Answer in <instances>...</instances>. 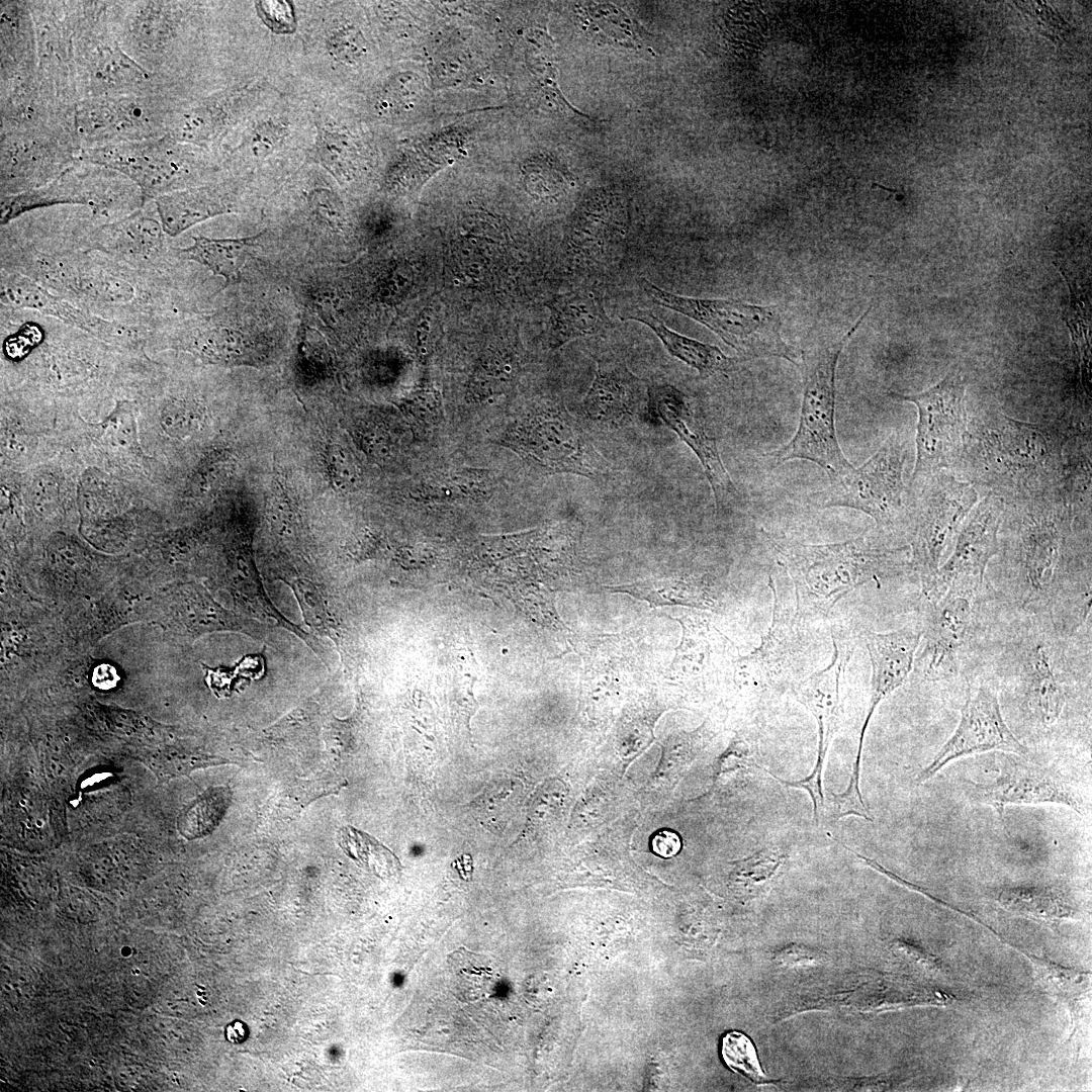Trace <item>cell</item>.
I'll return each mask as SVG.
<instances>
[{"label":"cell","instance_id":"obj_45","mask_svg":"<svg viewBox=\"0 0 1092 1092\" xmlns=\"http://www.w3.org/2000/svg\"><path fill=\"white\" fill-rule=\"evenodd\" d=\"M721 1055L732 1071L758 1085L770 1083L761 1070L753 1043L744 1033L736 1030L727 1032L722 1038Z\"/></svg>","mask_w":1092,"mask_h":1092},{"label":"cell","instance_id":"obj_50","mask_svg":"<svg viewBox=\"0 0 1092 1092\" xmlns=\"http://www.w3.org/2000/svg\"><path fill=\"white\" fill-rule=\"evenodd\" d=\"M307 204L311 214L330 228L338 229L344 220L343 209L338 196L329 188L316 187L307 194Z\"/></svg>","mask_w":1092,"mask_h":1092},{"label":"cell","instance_id":"obj_25","mask_svg":"<svg viewBox=\"0 0 1092 1092\" xmlns=\"http://www.w3.org/2000/svg\"><path fill=\"white\" fill-rule=\"evenodd\" d=\"M581 207L572 249L589 264L603 262L626 233L622 202L615 193L600 190L589 195Z\"/></svg>","mask_w":1092,"mask_h":1092},{"label":"cell","instance_id":"obj_41","mask_svg":"<svg viewBox=\"0 0 1092 1092\" xmlns=\"http://www.w3.org/2000/svg\"><path fill=\"white\" fill-rule=\"evenodd\" d=\"M449 963L462 997L475 1000L486 996L493 989L495 973L483 957L458 949L451 956Z\"/></svg>","mask_w":1092,"mask_h":1092},{"label":"cell","instance_id":"obj_14","mask_svg":"<svg viewBox=\"0 0 1092 1092\" xmlns=\"http://www.w3.org/2000/svg\"><path fill=\"white\" fill-rule=\"evenodd\" d=\"M647 412L673 431L696 454L717 507L733 502L737 490L723 464L716 439L694 400L671 384H651L647 386Z\"/></svg>","mask_w":1092,"mask_h":1092},{"label":"cell","instance_id":"obj_28","mask_svg":"<svg viewBox=\"0 0 1092 1092\" xmlns=\"http://www.w3.org/2000/svg\"><path fill=\"white\" fill-rule=\"evenodd\" d=\"M314 134L305 163L318 165L340 182L349 180L359 159L357 141L345 122L327 107L312 109Z\"/></svg>","mask_w":1092,"mask_h":1092},{"label":"cell","instance_id":"obj_55","mask_svg":"<svg viewBox=\"0 0 1092 1092\" xmlns=\"http://www.w3.org/2000/svg\"><path fill=\"white\" fill-rule=\"evenodd\" d=\"M206 674L205 680L208 687L217 697H229L244 677L236 664L233 667L219 666L210 668L202 665Z\"/></svg>","mask_w":1092,"mask_h":1092},{"label":"cell","instance_id":"obj_31","mask_svg":"<svg viewBox=\"0 0 1092 1092\" xmlns=\"http://www.w3.org/2000/svg\"><path fill=\"white\" fill-rule=\"evenodd\" d=\"M276 579L291 588L305 624L315 634L329 637L335 643L347 666L350 659L348 631L329 590L316 580L287 570L278 573Z\"/></svg>","mask_w":1092,"mask_h":1092},{"label":"cell","instance_id":"obj_36","mask_svg":"<svg viewBox=\"0 0 1092 1092\" xmlns=\"http://www.w3.org/2000/svg\"><path fill=\"white\" fill-rule=\"evenodd\" d=\"M263 234L237 239L193 236V244L178 250V253L182 258L197 262L214 275L222 277L223 288H226L240 281L241 270L246 263L249 251L256 246Z\"/></svg>","mask_w":1092,"mask_h":1092},{"label":"cell","instance_id":"obj_52","mask_svg":"<svg viewBox=\"0 0 1092 1092\" xmlns=\"http://www.w3.org/2000/svg\"><path fill=\"white\" fill-rule=\"evenodd\" d=\"M328 468L331 479L337 487H352L358 478L355 460L350 451L340 444L328 447Z\"/></svg>","mask_w":1092,"mask_h":1092},{"label":"cell","instance_id":"obj_16","mask_svg":"<svg viewBox=\"0 0 1092 1092\" xmlns=\"http://www.w3.org/2000/svg\"><path fill=\"white\" fill-rule=\"evenodd\" d=\"M982 586L973 580L957 579L940 598L925 601L926 615L921 633L925 641V669L930 675L957 673L973 622L976 593Z\"/></svg>","mask_w":1092,"mask_h":1092},{"label":"cell","instance_id":"obj_11","mask_svg":"<svg viewBox=\"0 0 1092 1092\" xmlns=\"http://www.w3.org/2000/svg\"><path fill=\"white\" fill-rule=\"evenodd\" d=\"M831 638L833 653L830 663L790 687L796 699L812 713L817 722L818 750L813 770L805 779L794 782L783 780L775 774L770 775L783 786L808 792L813 803V819L816 825H819L824 812L823 765L830 742L841 721L840 690L852 647L851 639L841 627L832 628Z\"/></svg>","mask_w":1092,"mask_h":1092},{"label":"cell","instance_id":"obj_1","mask_svg":"<svg viewBox=\"0 0 1092 1092\" xmlns=\"http://www.w3.org/2000/svg\"><path fill=\"white\" fill-rule=\"evenodd\" d=\"M1065 442L1054 428L997 413L968 424L961 462L990 494L1034 500L1063 485Z\"/></svg>","mask_w":1092,"mask_h":1092},{"label":"cell","instance_id":"obj_57","mask_svg":"<svg viewBox=\"0 0 1092 1092\" xmlns=\"http://www.w3.org/2000/svg\"><path fill=\"white\" fill-rule=\"evenodd\" d=\"M408 405L412 416L420 423H435L439 418L440 404L434 394L420 393Z\"/></svg>","mask_w":1092,"mask_h":1092},{"label":"cell","instance_id":"obj_8","mask_svg":"<svg viewBox=\"0 0 1092 1092\" xmlns=\"http://www.w3.org/2000/svg\"><path fill=\"white\" fill-rule=\"evenodd\" d=\"M201 148L181 143L169 133L138 142L99 146L85 160L126 176L141 191L142 201L193 185L209 167Z\"/></svg>","mask_w":1092,"mask_h":1092},{"label":"cell","instance_id":"obj_56","mask_svg":"<svg viewBox=\"0 0 1092 1092\" xmlns=\"http://www.w3.org/2000/svg\"><path fill=\"white\" fill-rule=\"evenodd\" d=\"M30 499L35 506L54 505L60 500V485L54 475L41 473L31 483Z\"/></svg>","mask_w":1092,"mask_h":1092},{"label":"cell","instance_id":"obj_59","mask_svg":"<svg viewBox=\"0 0 1092 1092\" xmlns=\"http://www.w3.org/2000/svg\"><path fill=\"white\" fill-rule=\"evenodd\" d=\"M674 840H677L674 834L666 832L659 834L656 839H654V843H664V845H660L654 849L662 856H670L674 854L679 847L678 843H669Z\"/></svg>","mask_w":1092,"mask_h":1092},{"label":"cell","instance_id":"obj_32","mask_svg":"<svg viewBox=\"0 0 1092 1092\" xmlns=\"http://www.w3.org/2000/svg\"><path fill=\"white\" fill-rule=\"evenodd\" d=\"M622 318L636 321L648 327L671 356L696 369L703 377L726 371L734 364L735 360L727 357L718 347L672 331L648 309L632 308L626 311Z\"/></svg>","mask_w":1092,"mask_h":1092},{"label":"cell","instance_id":"obj_13","mask_svg":"<svg viewBox=\"0 0 1092 1092\" xmlns=\"http://www.w3.org/2000/svg\"><path fill=\"white\" fill-rule=\"evenodd\" d=\"M991 750L1018 756L1027 753L1026 746L1017 739L1002 716L996 686L984 680L975 690L969 689L954 732L919 772L916 783L929 781L958 758Z\"/></svg>","mask_w":1092,"mask_h":1092},{"label":"cell","instance_id":"obj_43","mask_svg":"<svg viewBox=\"0 0 1092 1092\" xmlns=\"http://www.w3.org/2000/svg\"><path fill=\"white\" fill-rule=\"evenodd\" d=\"M1039 984L1050 993L1074 1008L1077 1001L1087 991L1089 974L1062 967L1058 964L1030 956Z\"/></svg>","mask_w":1092,"mask_h":1092},{"label":"cell","instance_id":"obj_29","mask_svg":"<svg viewBox=\"0 0 1092 1092\" xmlns=\"http://www.w3.org/2000/svg\"><path fill=\"white\" fill-rule=\"evenodd\" d=\"M324 4L308 33L311 51L330 70L352 67L366 53L365 39L360 29L337 10L336 5Z\"/></svg>","mask_w":1092,"mask_h":1092},{"label":"cell","instance_id":"obj_5","mask_svg":"<svg viewBox=\"0 0 1092 1092\" xmlns=\"http://www.w3.org/2000/svg\"><path fill=\"white\" fill-rule=\"evenodd\" d=\"M508 447L542 472L593 480L614 473L577 421L561 405L541 404L516 420L504 436Z\"/></svg>","mask_w":1092,"mask_h":1092},{"label":"cell","instance_id":"obj_48","mask_svg":"<svg viewBox=\"0 0 1092 1092\" xmlns=\"http://www.w3.org/2000/svg\"><path fill=\"white\" fill-rule=\"evenodd\" d=\"M786 859L779 847H767L735 863L734 874L748 887H762L778 873Z\"/></svg>","mask_w":1092,"mask_h":1092},{"label":"cell","instance_id":"obj_2","mask_svg":"<svg viewBox=\"0 0 1092 1092\" xmlns=\"http://www.w3.org/2000/svg\"><path fill=\"white\" fill-rule=\"evenodd\" d=\"M764 535L794 584L797 612L809 621L826 618L857 586L880 585L910 567L909 545H892L877 532L827 544Z\"/></svg>","mask_w":1092,"mask_h":1092},{"label":"cell","instance_id":"obj_21","mask_svg":"<svg viewBox=\"0 0 1092 1092\" xmlns=\"http://www.w3.org/2000/svg\"><path fill=\"white\" fill-rule=\"evenodd\" d=\"M872 665L871 697L860 729L857 751L851 767L850 780L860 779V759L864 734L879 704L903 685L910 673L916 650L921 642V630L903 627L889 632H871L863 635Z\"/></svg>","mask_w":1092,"mask_h":1092},{"label":"cell","instance_id":"obj_60","mask_svg":"<svg viewBox=\"0 0 1092 1092\" xmlns=\"http://www.w3.org/2000/svg\"><path fill=\"white\" fill-rule=\"evenodd\" d=\"M245 1025L243 1022H234L226 1028V1038L233 1042H239L245 1037Z\"/></svg>","mask_w":1092,"mask_h":1092},{"label":"cell","instance_id":"obj_9","mask_svg":"<svg viewBox=\"0 0 1092 1092\" xmlns=\"http://www.w3.org/2000/svg\"><path fill=\"white\" fill-rule=\"evenodd\" d=\"M965 382L958 372H948L930 388L914 393L891 392L896 399L912 402L918 414L916 459L912 480L947 471L961 462L968 434Z\"/></svg>","mask_w":1092,"mask_h":1092},{"label":"cell","instance_id":"obj_24","mask_svg":"<svg viewBox=\"0 0 1092 1092\" xmlns=\"http://www.w3.org/2000/svg\"><path fill=\"white\" fill-rule=\"evenodd\" d=\"M237 143L229 150V159L256 165L279 158L296 138L299 118L286 105L260 107L242 124Z\"/></svg>","mask_w":1092,"mask_h":1092},{"label":"cell","instance_id":"obj_3","mask_svg":"<svg viewBox=\"0 0 1092 1092\" xmlns=\"http://www.w3.org/2000/svg\"><path fill=\"white\" fill-rule=\"evenodd\" d=\"M868 311L839 338L800 352L796 363L803 379L799 425L793 438L771 454L777 465L794 459L807 460L820 466L829 479L852 466L839 446L835 429L836 367L842 350Z\"/></svg>","mask_w":1092,"mask_h":1092},{"label":"cell","instance_id":"obj_20","mask_svg":"<svg viewBox=\"0 0 1092 1092\" xmlns=\"http://www.w3.org/2000/svg\"><path fill=\"white\" fill-rule=\"evenodd\" d=\"M596 362L595 378L582 402L584 417L605 429L633 424L647 408V385L619 357L603 355Z\"/></svg>","mask_w":1092,"mask_h":1092},{"label":"cell","instance_id":"obj_47","mask_svg":"<svg viewBox=\"0 0 1092 1092\" xmlns=\"http://www.w3.org/2000/svg\"><path fill=\"white\" fill-rule=\"evenodd\" d=\"M203 413L202 405L194 399L172 397L161 410L160 424L169 436L183 439L197 431Z\"/></svg>","mask_w":1092,"mask_h":1092},{"label":"cell","instance_id":"obj_23","mask_svg":"<svg viewBox=\"0 0 1092 1092\" xmlns=\"http://www.w3.org/2000/svg\"><path fill=\"white\" fill-rule=\"evenodd\" d=\"M160 219L136 211L103 225L93 236L92 250L135 268L157 264L165 249Z\"/></svg>","mask_w":1092,"mask_h":1092},{"label":"cell","instance_id":"obj_38","mask_svg":"<svg viewBox=\"0 0 1092 1092\" xmlns=\"http://www.w3.org/2000/svg\"><path fill=\"white\" fill-rule=\"evenodd\" d=\"M999 904L1009 912L1049 923H1056L1074 914L1067 897L1048 887H1009L998 895Z\"/></svg>","mask_w":1092,"mask_h":1092},{"label":"cell","instance_id":"obj_40","mask_svg":"<svg viewBox=\"0 0 1092 1092\" xmlns=\"http://www.w3.org/2000/svg\"><path fill=\"white\" fill-rule=\"evenodd\" d=\"M418 492L429 500H478L489 493V481L484 471L459 470L432 476L421 484Z\"/></svg>","mask_w":1092,"mask_h":1092},{"label":"cell","instance_id":"obj_7","mask_svg":"<svg viewBox=\"0 0 1092 1092\" xmlns=\"http://www.w3.org/2000/svg\"><path fill=\"white\" fill-rule=\"evenodd\" d=\"M905 444L892 433L863 464L851 466L830 479V484L810 495L820 509L843 507L870 516L883 532L894 531L906 522L903 470Z\"/></svg>","mask_w":1092,"mask_h":1092},{"label":"cell","instance_id":"obj_39","mask_svg":"<svg viewBox=\"0 0 1092 1092\" xmlns=\"http://www.w3.org/2000/svg\"><path fill=\"white\" fill-rule=\"evenodd\" d=\"M178 346L204 361L220 364L240 362L249 352V342L242 332L219 325L195 330Z\"/></svg>","mask_w":1092,"mask_h":1092},{"label":"cell","instance_id":"obj_35","mask_svg":"<svg viewBox=\"0 0 1092 1092\" xmlns=\"http://www.w3.org/2000/svg\"><path fill=\"white\" fill-rule=\"evenodd\" d=\"M1025 686L1028 707L1043 726L1058 722L1065 706L1064 688L1057 677L1048 650L1037 644L1027 660Z\"/></svg>","mask_w":1092,"mask_h":1092},{"label":"cell","instance_id":"obj_15","mask_svg":"<svg viewBox=\"0 0 1092 1092\" xmlns=\"http://www.w3.org/2000/svg\"><path fill=\"white\" fill-rule=\"evenodd\" d=\"M966 795L973 804L992 807L1005 826L1004 811L1010 805L1059 804L1084 814V802L1056 770L1007 757L1000 775L989 783H968Z\"/></svg>","mask_w":1092,"mask_h":1092},{"label":"cell","instance_id":"obj_18","mask_svg":"<svg viewBox=\"0 0 1092 1092\" xmlns=\"http://www.w3.org/2000/svg\"><path fill=\"white\" fill-rule=\"evenodd\" d=\"M268 91L265 81L255 80L208 96L179 112L169 134L199 148L214 145L261 107Z\"/></svg>","mask_w":1092,"mask_h":1092},{"label":"cell","instance_id":"obj_33","mask_svg":"<svg viewBox=\"0 0 1092 1092\" xmlns=\"http://www.w3.org/2000/svg\"><path fill=\"white\" fill-rule=\"evenodd\" d=\"M603 589L645 601L651 608L684 606L711 610L716 606L711 587L697 577H650L629 584L603 586Z\"/></svg>","mask_w":1092,"mask_h":1092},{"label":"cell","instance_id":"obj_22","mask_svg":"<svg viewBox=\"0 0 1092 1092\" xmlns=\"http://www.w3.org/2000/svg\"><path fill=\"white\" fill-rule=\"evenodd\" d=\"M1 301L13 308L31 309L62 321L102 341L127 345L138 339L136 332L116 321H109L84 310L21 273L2 277Z\"/></svg>","mask_w":1092,"mask_h":1092},{"label":"cell","instance_id":"obj_44","mask_svg":"<svg viewBox=\"0 0 1092 1092\" xmlns=\"http://www.w3.org/2000/svg\"><path fill=\"white\" fill-rule=\"evenodd\" d=\"M727 38L735 51L753 55L761 50L766 22L764 15L754 5L733 6L725 20Z\"/></svg>","mask_w":1092,"mask_h":1092},{"label":"cell","instance_id":"obj_42","mask_svg":"<svg viewBox=\"0 0 1092 1092\" xmlns=\"http://www.w3.org/2000/svg\"><path fill=\"white\" fill-rule=\"evenodd\" d=\"M92 426L98 431L101 441L112 450L131 456L141 454L135 410L132 402L118 400L112 412L101 423Z\"/></svg>","mask_w":1092,"mask_h":1092},{"label":"cell","instance_id":"obj_26","mask_svg":"<svg viewBox=\"0 0 1092 1092\" xmlns=\"http://www.w3.org/2000/svg\"><path fill=\"white\" fill-rule=\"evenodd\" d=\"M154 200L160 222L169 237H177L214 216L238 211L234 190L222 183L196 185Z\"/></svg>","mask_w":1092,"mask_h":1092},{"label":"cell","instance_id":"obj_54","mask_svg":"<svg viewBox=\"0 0 1092 1092\" xmlns=\"http://www.w3.org/2000/svg\"><path fill=\"white\" fill-rule=\"evenodd\" d=\"M256 4L271 29L279 33H289L295 28L294 9L290 2L261 1Z\"/></svg>","mask_w":1092,"mask_h":1092},{"label":"cell","instance_id":"obj_37","mask_svg":"<svg viewBox=\"0 0 1092 1092\" xmlns=\"http://www.w3.org/2000/svg\"><path fill=\"white\" fill-rule=\"evenodd\" d=\"M184 17L182 5L174 2L144 3L130 23L134 46L146 54L163 51L176 35Z\"/></svg>","mask_w":1092,"mask_h":1092},{"label":"cell","instance_id":"obj_10","mask_svg":"<svg viewBox=\"0 0 1092 1092\" xmlns=\"http://www.w3.org/2000/svg\"><path fill=\"white\" fill-rule=\"evenodd\" d=\"M1048 497L1027 505L1018 528L1021 602L1030 609L1048 605L1056 595L1065 541L1072 524L1069 504L1065 499L1052 504Z\"/></svg>","mask_w":1092,"mask_h":1092},{"label":"cell","instance_id":"obj_53","mask_svg":"<svg viewBox=\"0 0 1092 1092\" xmlns=\"http://www.w3.org/2000/svg\"><path fill=\"white\" fill-rule=\"evenodd\" d=\"M1021 10L1029 15L1040 29V33H1043L1055 40L1062 38L1068 29L1067 23L1059 13L1044 3L1029 2L1027 4L1026 2H1023Z\"/></svg>","mask_w":1092,"mask_h":1092},{"label":"cell","instance_id":"obj_49","mask_svg":"<svg viewBox=\"0 0 1092 1092\" xmlns=\"http://www.w3.org/2000/svg\"><path fill=\"white\" fill-rule=\"evenodd\" d=\"M337 839L345 852L356 860L394 861V856L381 843L352 827L341 828Z\"/></svg>","mask_w":1092,"mask_h":1092},{"label":"cell","instance_id":"obj_46","mask_svg":"<svg viewBox=\"0 0 1092 1092\" xmlns=\"http://www.w3.org/2000/svg\"><path fill=\"white\" fill-rule=\"evenodd\" d=\"M453 691L454 701L458 705V711L462 714L469 725L470 717L477 709V701L473 696V686L477 678L478 666L472 651L466 647L453 649Z\"/></svg>","mask_w":1092,"mask_h":1092},{"label":"cell","instance_id":"obj_51","mask_svg":"<svg viewBox=\"0 0 1092 1092\" xmlns=\"http://www.w3.org/2000/svg\"><path fill=\"white\" fill-rule=\"evenodd\" d=\"M270 524L281 534H291L296 524V513L282 484L272 489L266 506Z\"/></svg>","mask_w":1092,"mask_h":1092},{"label":"cell","instance_id":"obj_34","mask_svg":"<svg viewBox=\"0 0 1092 1092\" xmlns=\"http://www.w3.org/2000/svg\"><path fill=\"white\" fill-rule=\"evenodd\" d=\"M87 60L90 83L100 96L128 95L125 92L141 87L150 79V74L117 46L101 43L92 50Z\"/></svg>","mask_w":1092,"mask_h":1092},{"label":"cell","instance_id":"obj_17","mask_svg":"<svg viewBox=\"0 0 1092 1092\" xmlns=\"http://www.w3.org/2000/svg\"><path fill=\"white\" fill-rule=\"evenodd\" d=\"M1005 502L994 494L978 500L961 525L949 558L940 564L925 601H935L957 579L984 583L987 566L999 552V528Z\"/></svg>","mask_w":1092,"mask_h":1092},{"label":"cell","instance_id":"obj_27","mask_svg":"<svg viewBox=\"0 0 1092 1092\" xmlns=\"http://www.w3.org/2000/svg\"><path fill=\"white\" fill-rule=\"evenodd\" d=\"M548 307L551 312L549 345L552 348L577 338L604 334L613 327L602 297L592 289L558 295Z\"/></svg>","mask_w":1092,"mask_h":1092},{"label":"cell","instance_id":"obj_6","mask_svg":"<svg viewBox=\"0 0 1092 1092\" xmlns=\"http://www.w3.org/2000/svg\"><path fill=\"white\" fill-rule=\"evenodd\" d=\"M920 483L916 500L906 509L910 568L920 579L922 594L931 586L949 542L978 502L971 482L939 471L912 480Z\"/></svg>","mask_w":1092,"mask_h":1092},{"label":"cell","instance_id":"obj_4","mask_svg":"<svg viewBox=\"0 0 1092 1092\" xmlns=\"http://www.w3.org/2000/svg\"><path fill=\"white\" fill-rule=\"evenodd\" d=\"M640 284L654 303L707 327L746 359L777 357L796 365L800 358V352L782 338L778 306L686 297L661 289L646 278H640Z\"/></svg>","mask_w":1092,"mask_h":1092},{"label":"cell","instance_id":"obj_58","mask_svg":"<svg viewBox=\"0 0 1092 1092\" xmlns=\"http://www.w3.org/2000/svg\"><path fill=\"white\" fill-rule=\"evenodd\" d=\"M92 678L94 685L100 689H110L116 685L118 675L111 665L101 664L94 669Z\"/></svg>","mask_w":1092,"mask_h":1092},{"label":"cell","instance_id":"obj_12","mask_svg":"<svg viewBox=\"0 0 1092 1092\" xmlns=\"http://www.w3.org/2000/svg\"><path fill=\"white\" fill-rule=\"evenodd\" d=\"M772 619L760 644L749 654L734 660L735 672L754 676L772 686L791 687L811 653V621L787 604L785 594L771 576Z\"/></svg>","mask_w":1092,"mask_h":1092},{"label":"cell","instance_id":"obj_30","mask_svg":"<svg viewBox=\"0 0 1092 1092\" xmlns=\"http://www.w3.org/2000/svg\"><path fill=\"white\" fill-rule=\"evenodd\" d=\"M682 629L680 643L675 649L672 668L677 673L699 675L711 673L723 661L727 649L725 638L703 614L684 613L672 617Z\"/></svg>","mask_w":1092,"mask_h":1092},{"label":"cell","instance_id":"obj_19","mask_svg":"<svg viewBox=\"0 0 1092 1092\" xmlns=\"http://www.w3.org/2000/svg\"><path fill=\"white\" fill-rule=\"evenodd\" d=\"M161 121L152 102L132 94L94 97L75 115L80 135L102 146L154 139Z\"/></svg>","mask_w":1092,"mask_h":1092}]
</instances>
